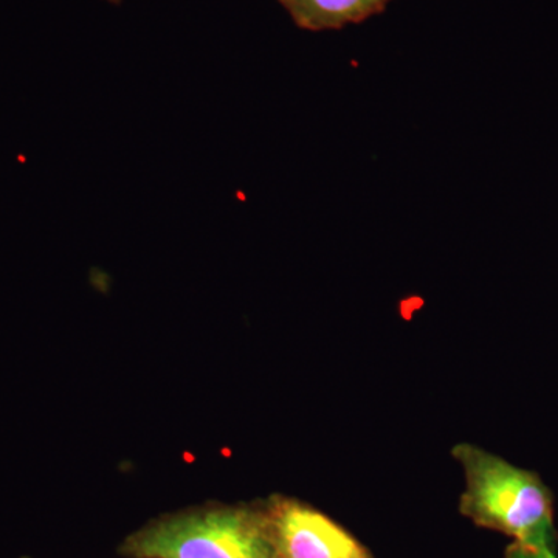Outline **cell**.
Returning <instances> with one entry per match:
<instances>
[{"instance_id": "6da1fadb", "label": "cell", "mask_w": 558, "mask_h": 558, "mask_svg": "<svg viewBox=\"0 0 558 558\" xmlns=\"http://www.w3.org/2000/svg\"><path fill=\"white\" fill-rule=\"evenodd\" d=\"M465 472L461 512L478 526L494 529L513 543L556 553L553 495L538 475L478 447H454Z\"/></svg>"}, {"instance_id": "7a4b0ae2", "label": "cell", "mask_w": 558, "mask_h": 558, "mask_svg": "<svg viewBox=\"0 0 558 558\" xmlns=\"http://www.w3.org/2000/svg\"><path fill=\"white\" fill-rule=\"evenodd\" d=\"M124 550L137 558H277L270 521L233 508L157 521L132 535Z\"/></svg>"}, {"instance_id": "3957f363", "label": "cell", "mask_w": 558, "mask_h": 558, "mask_svg": "<svg viewBox=\"0 0 558 558\" xmlns=\"http://www.w3.org/2000/svg\"><path fill=\"white\" fill-rule=\"evenodd\" d=\"M270 524L277 558H369L347 531L296 502L278 508Z\"/></svg>"}, {"instance_id": "277c9868", "label": "cell", "mask_w": 558, "mask_h": 558, "mask_svg": "<svg viewBox=\"0 0 558 558\" xmlns=\"http://www.w3.org/2000/svg\"><path fill=\"white\" fill-rule=\"evenodd\" d=\"M391 0H279L303 31H340L380 14Z\"/></svg>"}, {"instance_id": "5b68a950", "label": "cell", "mask_w": 558, "mask_h": 558, "mask_svg": "<svg viewBox=\"0 0 558 558\" xmlns=\"http://www.w3.org/2000/svg\"><path fill=\"white\" fill-rule=\"evenodd\" d=\"M506 558H558L557 553H542V550L529 549L519 543H512L506 550Z\"/></svg>"}, {"instance_id": "8992f818", "label": "cell", "mask_w": 558, "mask_h": 558, "mask_svg": "<svg viewBox=\"0 0 558 558\" xmlns=\"http://www.w3.org/2000/svg\"><path fill=\"white\" fill-rule=\"evenodd\" d=\"M106 2L116 3V5H119V3L123 2V0H106Z\"/></svg>"}]
</instances>
